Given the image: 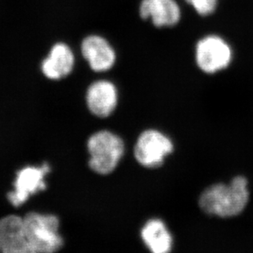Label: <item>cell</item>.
Instances as JSON below:
<instances>
[{"instance_id": "4", "label": "cell", "mask_w": 253, "mask_h": 253, "mask_svg": "<svg viewBox=\"0 0 253 253\" xmlns=\"http://www.w3.org/2000/svg\"><path fill=\"white\" fill-rule=\"evenodd\" d=\"M172 141L156 129H148L139 135L134 147L137 162L145 168H157L163 165L167 156L173 152Z\"/></svg>"}, {"instance_id": "13", "label": "cell", "mask_w": 253, "mask_h": 253, "mask_svg": "<svg viewBox=\"0 0 253 253\" xmlns=\"http://www.w3.org/2000/svg\"><path fill=\"white\" fill-rule=\"evenodd\" d=\"M189 4L202 16H208L214 12L217 4V0H186Z\"/></svg>"}, {"instance_id": "10", "label": "cell", "mask_w": 253, "mask_h": 253, "mask_svg": "<svg viewBox=\"0 0 253 253\" xmlns=\"http://www.w3.org/2000/svg\"><path fill=\"white\" fill-rule=\"evenodd\" d=\"M0 252L27 253L23 234V218L9 215L0 219Z\"/></svg>"}, {"instance_id": "12", "label": "cell", "mask_w": 253, "mask_h": 253, "mask_svg": "<svg viewBox=\"0 0 253 253\" xmlns=\"http://www.w3.org/2000/svg\"><path fill=\"white\" fill-rule=\"evenodd\" d=\"M143 243L151 252L167 253L172 247L171 235L162 220L158 219L148 220L141 230Z\"/></svg>"}, {"instance_id": "1", "label": "cell", "mask_w": 253, "mask_h": 253, "mask_svg": "<svg viewBox=\"0 0 253 253\" xmlns=\"http://www.w3.org/2000/svg\"><path fill=\"white\" fill-rule=\"evenodd\" d=\"M249 200L248 179L234 177L229 184H215L202 193L198 204L203 211L219 217H233L245 209Z\"/></svg>"}, {"instance_id": "8", "label": "cell", "mask_w": 253, "mask_h": 253, "mask_svg": "<svg viewBox=\"0 0 253 253\" xmlns=\"http://www.w3.org/2000/svg\"><path fill=\"white\" fill-rule=\"evenodd\" d=\"M82 50V54L94 72H105L111 69L116 61L113 48L100 36H91L84 39Z\"/></svg>"}, {"instance_id": "9", "label": "cell", "mask_w": 253, "mask_h": 253, "mask_svg": "<svg viewBox=\"0 0 253 253\" xmlns=\"http://www.w3.org/2000/svg\"><path fill=\"white\" fill-rule=\"evenodd\" d=\"M139 12L143 19L150 17L157 27H172L180 19V9L174 0H143Z\"/></svg>"}, {"instance_id": "3", "label": "cell", "mask_w": 253, "mask_h": 253, "mask_svg": "<svg viewBox=\"0 0 253 253\" xmlns=\"http://www.w3.org/2000/svg\"><path fill=\"white\" fill-rule=\"evenodd\" d=\"M87 148L90 155L89 168L100 174L112 173L118 165L125 151L122 139L108 130L93 134L88 139Z\"/></svg>"}, {"instance_id": "7", "label": "cell", "mask_w": 253, "mask_h": 253, "mask_svg": "<svg viewBox=\"0 0 253 253\" xmlns=\"http://www.w3.org/2000/svg\"><path fill=\"white\" fill-rule=\"evenodd\" d=\"M117 88L107 81L94 82L86 93L88 109L99 117H107L113 113L117 105Z\"/></svg>"}, {"instance_id": "11", "label": "cell", "mask_w": 253, "mask_h": 253, "mask_svg": "<svg viewBox=\"0 0 253 253\" xmlns=\"http://www.w3.org/2000/svg\"><path fill=\"white\" fill-rule=\"evenodd\" d=\"M74 55L68 46L57 43L51 49L48 57L43 60L41 68L43 75L51 80H60L72 72Z\"/></svg>"}, {"instance_id": "2", "label": "cell", "mask_w": 253, "mask_h": 253, "mask_svg": "<svg viewBox=\"0 0 253 253\" xmlns=\"http://www.w3.org/2000/svg\"><path fill=\"white\" fill-rule=\"evenodd\" d=\"M59 220L53 215L30 212L23 217V234L27 253H55L63 246Z\"/></svg>"}, {"instance_id": "6", "label": "cell", "mask_w": 253, "mask_h": 253, "mask_svg": "<svg viewBox=\"0 0 253 253\" xmlns=\"http://www.w3.org/2000/svg\"><path fill=\"white\" fill-rule=\"evenodd\" d=\"M50 171L47 163L41 167H27L17 173L15 179L14 190L7 194V199L14 207L24 204L30 196L46 189L44 178Z\"/></svg>"}, {"instance_id": "5", "label": "cell", "mask_w": 253, "mask_h": 253, "mask_svg": "<svg viewBox=\"0 0 253 253\" xmlns=\"http://www.w3.org/2000/svg\"><path fill=\"white\" fill-rule=\"evenodd\" d=\"M231 59V48L220 36H206L197 44V64L206 73L212 74L225 69Z\"/></svg>"}]
</instances>
